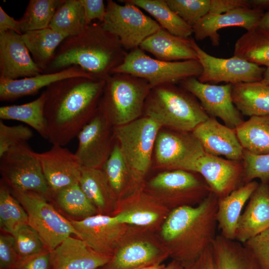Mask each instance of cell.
<instances>
[{
	"label": "cell",
	"instance_id": "cell-13",
	"mask_svg": "<svg viewBox=\"0 0 269 269\" xmlns=\"http://www.w3.org/2000/svg\"><path fill=\"white\" fill-rule=\"evenodd\" d=\"M205 153L192 132L161 128L156 137L153 155L157 168L193 172L196 162Z\"/></svg>",
	"mask_w": 269,
	"mask_h": 269
},
{
	"label": "cell",
	"instance_id": "cell-42",
	"mask_svg": "<svg viewBox=\"0 0 269 269\" xmlns=\"http://www.w3.org/2000/svg\"><path fill=\"white\" fill-rule=\"evenodd\" d=\"M11 235L20 260L47 250L38 234L28 224L20 226Z\"/></svg>",
	"mask_w": 269,
	"mask_h": 269
},
{
	"label": "cell",
	"instance_id": "cell-17",
	"mask_svg": "<svg viewBox=\"0 0 269 269\" xmlns=\"http://www.w3.org/2000/svg\"><path fill=\"white\" fill-rule=\"evenodd\" d=\"M180 84L182 88L199 100L209 117H218L225 126L232 129H235L244 121L233 102L232 84L205 83L196 77L188 78Z\"/></svg>",
	"mask_w": 269,
	"mask_h": 269
},
{
	"label": "cell",
	"instance_id": "cell-54",
	"mask_svg": "<svg viewBox=\"0 0 269 269\" xmlns=\"http://www.w3.org/2000/svg\"><path fill=\"white\" fill-rule=\"evenodd\" d=\"M250 8L264 11L269 10V0H248Z\"/></svg>",
	"mask_w": 269,
	"mask_h": 269
},
{
	"label": "cell",
	"instance_id": "cell-44",
	"mask_svg": "<svg viewBox=\"0 0 269 269\" xmlns=\"http://www.w3.org/2000/svg\"><path fill=\"white\" fill-rule=\"evenodd\" d=\"M242 162L244 184L259 178L261 182L269 183V154L258 155L244 150Z\"/></svg>",
	"mask_w": 269,
	"mask_h": 269
},
{
	"label": "cell",
	"instance_id": "cell-48",
	"mask_svg": "<svg viewBox=\"0 0 269 269\" xmlns=\"http://www.w3.org/2000/svg\"><path fill=\"white\" fill-rule=\"evenodd\" d=\"M84 11L86 26L97 20L99 22L104 21L106 6L103 0H80Z\"/></svg>",
	"mask_w": 269,
	"mask_h": 269
},
{
	"label": "cell",
	"instance_id": "cell-8",
	"mask_svg": "<svg viewBox=\"0 0 269 269\" xmlns=\"http://www.w3.org/2000/svg\"><path fill=\"white\" fill-rule=\"evenodd\" d=\"M202 72L198 60L161 61L149 56L138 47L129 52L124 62L112 73H127L143 79L152 89L176 85L190 77L197 78Z\"/></svg>",
	"mask_w": 269,
	"mask_h": 269
},
{
	"label": "cell",
	"instance_id": "cell-56",
	"mask_svg": "<svg viewBox=\"0 0 269 269\" xmlns=\"http://www.w3.org/2000/svg\"><path fill=\"white\" fill-rule=\"evenodd\" d=\"M261 82L264 84L269 86V67L266 68Z\"/></svg>",
	"mask_w": 269,
	"mask_h": 269
},
{
	"label": "cell",
	"instance_id": "cell-7",
	"mask_svg": "<svg viewBox=\"0 0 269 269\" xmlns=\"http://www.w3.org/2000/svg\"><path fill=\"white\" fill-rule=\"evenodd\" d=\"M142 189L170 211L197 205L212 192L200 174L184 170H163L145 181Z\"/></svg>",
	"mask_w": 269,
	"mask_h": 269
},
{
	"label": "cell",
	"instance_id": "cell-19",
	"mask_svg": "<svg viewBox=\"0 0 269 269\" xmlns=\"http://www.w3.org/2000/svg\"><path fill=\"white\" fill-rule=\"evenodd\" d=\"M193 172L202 176L218 198L227 196L245 184L242 161L205 153L196 162Z\"/></svg>",
	"mask_w": 269,
	"mask_h": 269
},
{
	"label": "cell",
	"instance_id": "cell-47",
	"mask_svg": "<svg viewBox=\"0 0 269 269\" xmlns=\"http://www.w3.org/2000/svg\"><path fill=\"white\" fill-rule=\"evenodd\" d=\"M20 260L15 251L12 236L8 233L0 236V269H15Z\"/></svg>",
	"mask_w": 269,
	"mask_h": 269
},
{
	"label": "cell",
	"instance_id": "cell-33",
	"mask_svg": "<svg viewBox=\"0 0 269 269\" xmlns=\"http://www.w3.org/2000/svg\"><path fill=\"white\" fill-rule=\"evenodd\" d=\"M132 4L150 14L163 29L176 36L189 38L193 28L186 23L168 6L166 0H122Z\"/></svg>",
	"mask_w": 269,
	"mask_h": 269
},
{
	"label": "cell",
	"instance_id": "cell-50",
	"mask_svg": "<svg viewBox=\"0 0 269 269\" xmlns=\"http://www.w3.org/2000/svg\"><path fill=\"white\" fill-rule=\"evenodd\" d=\"M239 7L249 8L248 0H211L209 14H221Z\"/></svg>",
	"mask_w": 269,
	"mask_h": 269
},
{
	"label": "cell",
	"instance_id": "cell-6",
	"mask_svg": "<svg viewBox=\"0 0 269 269\" xmlns=\"http://www.w3.org/2000/svg\"><path fill=\"white\" fill-rule=\"evenodd\" d=\"M161 128L145 116L126 125L113 127L115 140L130 170L132 193L143 188L151 166L156 137Z\"/></svg>",
	"mask_w": 269,
	"mask_h": 269
},
{
	"label": "cell",
	"instance_id": "cell-43",
	"mask_svg": "<svg viewBox=\"0 0 269 269\" xmlns=\"http://www.w3.org/2000/svg\"><path fill=\"white\" fill-rule=\"evenodd\" d=\"M169 7L193 27L210 10L211 0H166Z\"/></svg>",
	"mask_w": 269,
	"mask_h": 269
},
{
	"label": "cell",
	"instance_id": "cell-55",
	"mask_svg": "<svg viewBox=\"0 0 269 269\" xmlns=\"http://www.w3.org/2000/svg\"><path fill=\"white\" fill-rule=\"evenodd\" d=\"M257 27L269 32V10L264 13Z\"/></svg>",
	"mask_w": 269,
	"mask_h": 269
},
{
	"label": "cell",
	"instance_id": "cell-22",
	"mask_svg": "<svg viewBox=\"0 0 269 269\" xmlns=\"http://www.w3.org/2000/svg\"><path fill=\"white\" fill-rule=\"evenodd\" d=\"M201 143L205 153L225 156L226 159L242 161L244 149L235 129L220 123L216 118H209L192 132Z\"/></svg>",
	"mask_w": 269,
	"mask_h": 269
},
{
	"label": "cell",
	"instance_id": "cell-40",
	"mask_svg": "<svg viewBox=\"0 0 269 269\" xmlns=\"http://www.w3.org/2000/svg\"><path fill=\"white\" fill-rule=\"evenodd\" d=\"M61 0H30L19 20L22 33L49 27Z\"/></svg>",
	"mask_w": 269,
	"mask_h": 269
},
{
	"label": "cell",
	"instance_id": "cell-27",
	"mask_svg": "<svg viewBox=\"0 0 269 269\" xmlns=\"http://www.w3.org/2000/svg\"><path fill=\"white\" fill-rule=\"evenodd\" d=\"M192 40L173 35L161 27L146 38L139 47L161 61L197 60Z\"/></svg>",
	"mask_w": 269,
	"mask_h": 269
},
{
	"label": "cell",
	"instance_id": "cell-45",
	"mask_svg": "<svg viewBox=\"0 0 269 269\" xmlns=\"http://www.w3.org/2000/svg\"><path fill=\"white\" fill-rule=\"evenodd\" d=\"M33 136L31 130L22 125L8 126L0 121V156L12 146L26 142Z\"/></svg>",
	"mask_w": 269,
	"mask_h": 269
},
{
	"label": "cell",
	"instance_id": "cell-38",
	"mask_svg": "<svg viewBox=\"0 0 269 269\" xmlns=\"http://www.w3.org/2000/svg\"><path fill=\"white\" fill-rule=\"evenodd\" d=\"M86 26L80 0H61L49 27L66 37L77 35Z\"/></svg>",
	"mask_w": 269,
	"mask_h": 269
},
{
	"label": "cell",
	"instance_id": "cell-30",
	"mask_svg": "<svg viewBox=\"0 0 269 269\" xmlns=\"http://www.w3.org/2000/svg\"><path fill=\"white\" fill-rule=\"evenodd\" d=\"M215 269H262L251 252L220 234L211 245Z\"/></svg>",
	"mask_w": 269,
	"mask_h": 269
},
{
	"label": "cell",
	"instance_id": "cell-29",
	"mask_svg": "<svg viewBox=\"0 0 269 269\" xmlns=\"http://www.w3.org/2000/svg\"><path fill=\"white\" fill-rule=\"evenodd\" d=\"M79 184L98 214H112L118 200L102 168L82 166Z\"/></svg>",
	"mask_w": 269,
	"mask_h": 269
},
{
	"label": "cell",
	"instance_id": "cell-16",
	"mask_svg": "<svg viewBox=\"0 0 269 269\" xmlns=\"http://www.w3.org/2000/svg\"><path fill=\"white\" fill-rule=\"evenodd\" d=\"M170 212L141 189L118 200L111 215L120 223L157 233Z\"/></svg>",
	"mask_w": 269,
	"mask_h": 269
},
{
	"label": "cell",
	"instance_id": "cell-32",
	"mask_svg": "<svg viewBox=\"0 0 269 269\" xmlns=\"http://www.w3.org/2000/svg\"><path fill=\"white\" fill-rule=\"evenodd\" d=\"M21 37L34 63L44 73L66 38L50 27L27 31L22 33Z\"/></svg>",
	"mask_w": 269,
	"mask_h": 269
},
{
	"label": "cell",
	"instance_id": "cell-11",
	"mask_svg": "<svg viewBox=\"0 0 269 269\" xmlns=\"http://www.w3.org/2000/svg\"><path fill=\"white\" fill-rule=\"evenodd\" d=\"M9 189L25 210L27 224L37 232L49 251L71 234L77 236L70 221L57 211L44 196L33 191Z\"/></svg>",
	"mask_w": 269,
	"mask_h": 269
},
{
	"label": "cell",
	"instance_id": "cell-41",
	"mask_svg": "<svg viewBox=\"0 0 269 269\" xmlns=\"http://www.w3.org/2000/svg\"><path fill=\"white\" fill-rule=\"evenodd\" d=\"M28 216L19 202L2 180L0 186V227L11 234L20 226L27 224Z\"/></svg>",
	"mask_w": 269,
	"mask_h": 269
},
{
	"label": "cell",
	"instance_id": "cell-23",
	"mask_svg": "<svg viewBox=\"0 0 269 269\" xmlns=\"http://www.w3.org/2000/svg\"><path fill=\"white\" fill-rule=\"evenodd\" d=\"M265 12L247 7H239L221 14L208 13L192 28L195 39L209 38L212 45L220 44L218 31L228 27H240L247 31L257 27Z\"/></svg>",
	"mask_w": 269,
	"mask_h": 269
},
{
	"label": "cell",
	"instance_id": "cell-36",
	"mask_svg": "<svg viewBox=\"0 0 269 269\" xmlns=\"http://www.w3.org/2000/svg\"><path fill=\"white\" fill-rule=\"evenodd\" d=\"M44 103L45 95L43 92L38 98L29 103L0 107V118L26 124L34 129L41 137L47 139L44 114Z\"/></svg>",
	"mask_w": 269,
	"mask_h": 269
},
{
	"label": "cell",
	"instance_id": "cell-26",
	"mask_svg": "<svg viewBox=\"0 0 269 269\" xmlns=\"http://www.w3.org/2000/svg\"><path fill=\"white\" fill-rule=\"evenodd\" d=\"M269 228V183L261 182L239 218L235 240L244 244Z\"/></svg>",
	"mask_w": 269,
	"mask_h": 269
},
{
	"label": "cell",
	"instance_id": "cell-12",
	"mask_svg": "<svg viewBox=\"0 0 269 269\" xmlns=\"http://www.w3.org/2000/svg\"><path fill=\"white\" fill-rule=\"evenodd\" d=\"M106 6L102 24L106 30L119 38L127 51L139 47L146 38L161 28L155 20L132 4L125 2L122 5L108 0Z\"/></svg>",
	"mask_w": 269,
	"mask_h": 269
},
{
	"label": "cell",
	"instance_id": "cell-31",
	"mask_svg": "<svg viewBox=\"0 0 269 269\" xmlns=\"http://www.w3.org/2000/svg\"><path fill=\"white\" fill-rule=\"evenodd\" d=\"M232 97L242 115H269V86L261 81L232 85Z\"/></svg>",
	"mask_w": 269,
	"mask_h": 269
},
{
	"label": "cell",
	"instance_id": "cell-2",
	"mask_svg": "<svg viewBox=\"0 0 269 269\" xmlns=\"http://www.w3.org/2000/svg\"><path fill=\"white\" fill-rule=\"evenodd\" d=\"M218 199L212 191L197 205L170 211L157 234L172 260L193 262L211 246L217 235Z\"/></svg>",
	"mask_w": 269,
	"mask_h": 269
},
{
	"label": "cell",
	"instance_id": "cell-4",
	"mask_svg": "<svg viewBox=\"0 0 269 269\" xmlns=\"http://www.w3.org/2000/svg\"><path fill=\"white\" fill-rule=\"evenodd\" d=\"M143 116L162 128L192 132L209 116L192 94L175 85L152 88L146 99Z\"/></svg>",
	"mask_w": 269,
	"mask_h": 269
},
{
	"label": "cell",
	"instance_id": "cell-10",
	"mask_svg": "<svg viewBox=\"0 0 269 269\" xmlns=\"http://www.w3.org/2000/svg\"><path fill=\"white\" fill-rule=\"evenodd\" d=\"M0 172L9 188L35 192L47 199L52 197L38 153L26 142L12 146L0 156Z\"/></svg>",
	"mask_w": 269,
	"mask_h": 269
},
{
	"label": "cell",
	"instance_id": "cell-9",
	"mask_svg": "<svg viewBox=\"0 0 269 269\" xmlns=\"http://www.w3.org/2000/svg\"><path fill=\"white\" fill-rule=\"evenodd\" d=\"M168 258L157 232L130 226L110 261L98 269H141Z\"/></svg>",
	"mask_w": 269,
	"mask_h": 269
},
{
	"label": "cell",
	"instance_id": "cell-14",
	"mask_svg": "<svg viewBox=\"0 0 269 269\" xmlns=\"http://www.w3.org/2000/svg\"><path fill=\"white\" fill-rule=\"evenodd\" d=\"M197 60L202 72L197 79L201 82L216 84L225 82L232 85L260 82L263 79L266 68L233 56L228 58L212 56L192 40Z\"/></svg>",
	"mask_w": 269,
	"mask_h": 269
},
{
	"label": "cell",
	"instance_id": "cell-46",
	"mask_svg": "<svg viewBox=\"0 0 269 269\" xmlns=\"http://www.w3.org/2000/svg\"><path fill=\"white\" fill-rule=\"evenodd\" d=\"M243 245L253 254L262 269H269V228Z\"/></svg>",
	"mask_w": 269,
	"mask_h": 269
},
{
	"label": "cell",
	"instance_id": "cell-1",
	"mask_svg": "<svg viewBox=\"0 0 269 269\" xmlns=\"http://www.w3.org/2000/svg\"><path fill=\"white\" fill-rule=\"evenodd\" d=\"M105 80L75 77L47 87L44 114L47 140L52 145L69 143L98 110Z\"/></svg>",
	"mask_w": 269,
	"mask_h": 269
},
{
	"label": "cell",
	"instance_id": "cell-28",
	"mask_svg": "<svg viewBox=\"0 0 269 269\" xmlns=\"http://www.w3.org/2000/svg\"><path fill=\"white\" fill-rule=\"evenodd\" d=\"M259 184L253 180L234 190L227 196L218 198L217 221L220 234L223 237L235 240L243 208Z\"/></svg>",
	"mask_w": 269,
	"mask_h": 269
},
{
	"label": "cell",
	"instance_id": "cell-24",
	"mask_svg": "<svg viewBox=\"0 0 269 269\" xmlns=\"http://www.w3.org/2000/svg\"><path fill=\"white\" fill-rule=\"evenodd\" d=\"M111 258L95 252L78 237L69 236L50 251V269H98Z\"/></svg>",
	"mask_w": 269,
	"mask_h": 269
},
{
	"label": "cell",
	"instance_id": "cell-39",
	"mask_svg": "<svg viewBox=\"0 0 269 269\" xmlns=\"http://www.w3.org/2000/svg\"><path fill=\"white\" fill-rule=\"evenodd\" d=\"M60 207L72 216L87 218L98 214L96 207L81 189L79 183L56 192L52 194Z\"/></svg>",
	"mask_w": 269,
	"mask_h": 269
},
{
	"label": "cell",
	"instance_id": "cell-51",
	"mask_svg": "<svg viewBox=\"0 0 269 269\" xmlns=\"http://www.w3.org/2000/svg\"><path fill=\"white\" fill-rule=\"evenodd\" d=\"M183 265L185 269H215L211 246L195 261Z\"/></svg>",
	"mask_w": 269,
	"mask_h": 269
},
{
	"label": "cell",
	"instance_id": "cell-37",
	"mask_svg": "<svg viewBox=\"0 0 269 269\" xmlns=\"http://www.w3.org/2000/svg\"><path fill=\"white\" fill-rule=\"evenodd\" d=\"M102 169L118 200L132 193L130 170L116 140L111 153Z\"/></svg>",
	"mask_w": 269,
	"mask_h": 269
},
{
	"label": "cell",
	"instance_id": "cell-34",
	"mask_svg": "<svg viewBox=\"0 0 269 269\" xmlns=\"http://www.w3.org/2000/svg\"><path fill=\"white\" fill-rule=\"evenodd\" d=\"M235 131L244 150L258 155L269 154V115L250 117Z\"/></svg>",
	"mask_w": 269,
	"mask_h": 269
},
{
	"label": "cell",
	"instance_id": "cell-21",
	"mask_svg": "<svg viewBox=\"0 0 269 269\" xmlns=\"http://www.w3.org/2000/svg\"><path fill=\"white\" fill-rule=\"evenodd\" d=\"M44 175L53 193L79 183L82 165L75 153L63 146L53 145L38 153Z\"/></svg>",
	"mask_w": 269,
	"mask_h": 269
},
{
	"label": "cell",
	"instance_id": "cell-18",
	"mask_svg": "<svg viewBox=\"0 0 269 269\" xmlns=\"http://www.w3.org/2000/svg\"><path fill=\"white\" fill-rule=\"evenodd\" d=\"M70 221L78 238L95 252L110 256L130 226L119 223L113 215L102 214Z\"/></svg>",
	"mask_w": 269,
	"mask_h": 269
},
{
	"label": "cell",
	"instance_id": "cell-5",
	"mask_svg": "<svg viewBox=\"0 0 269 269\" xmlns=\"http://www.w3.org/2000/svg\"><path fill=\"white\" fill-rule=\"evenodd\" d=\"M105 81L98 109L113 127L142 117L151 89L145 80L127 73H113Z\"/></svg>",
	"mask_w": 269,
	"mask_h": 269
},
{
	"label": "cell",
	"instance_id": "cell-15",
	"mask_svg": "<svg viewBox=\"0 0 269 269\" xmlns=\"http://www.w3.org/2000/svg\"><path fill=\"white\" fill-rule=\"evenodd\" d=\"M76 155L83 167L102 168L110 156L115 138L113 126L99 110L77 136Z\"/></svg>",
	"mask_w": 269,
	"mask_h": 269
},
{
	"label": "cell",
	"instance_id": "cell-52",
	"mask_svg": "<svg viewBox=\"0 0 269 269\" xmlns=\"http://www.w3.org/2000/svg\"><path fill=\"white\" fill-rule=\"evenodd\" d=\"M8 30L13 31L20 34H22L20 29L19 20H15L13 17L9 16L0 6V32Z\"/></svg>",
	"mask_w": 269,
	"mask_h": 269
},
{
	"label": "cell",
	"instance_id": "cell-49",
	"mask_svg": "<svg viewBox=\"0 0 269 269\" xmlns=\"http://www.w3.org/2000/svg\"><path fill=\"white\" fill-rule=\"evenodd\" d=\"M15 269H50V251L20 259Z\"/></svg>",
	"mask_w": 269,
	"mask_h": 269
},
{
	"label": "cell",
	"instance_id": "cell-3",
	"mask_svg": "<svg viewBox=\"0 0 269 269\" xmlns=\"http://www.w3.org/2000/svg\"><path fill=\"white\" fill-rule=\"evenodd\" d=\"M128 53L119 38L106 30L102 23L93 22L79 34L62 41L45 73L76 65L95 79L105 80Z\"/></svg>",
	"mask_w": 269,
	"mask_h": 269
},
{
	"label": "cell",
	"instance_id": "cell-35",
	"mask_svg": "<svg viewBox=\"0 0 269 269\" xmlns=\"http://www.w3.org/2000/svg\"><path fill=\"white\" fill-rule=\"evenodd\" d=\"M234 56L269 67V32L258 27L247 31L236 41Z\"/></svg>",
	"mask_w": 269,
	"mask_h": 269
},
{
	"label": "cell",
	"instance_id": "cell-53",
	"mask_svg": "<svg viewBox=\"0 0 269 269\" xmlns=\"http://www.w3.org/2000/svg\"><path fill=\"white\" fill-rule=\"evenodd\" d=\"M141 269H185L183 265L180 262L172 260L166 265L161 264L159 265L148 266Z\"/></svg>",
	"mask_w": 269,
	"mask_h": 269
},
{
	"label": "cell",
	"instance_id": "cell-25",
	"mask_svg": "<svg viewBox=\"0 0 269 269\" xmlns=\"http://www.w3.org/2000/svg\"><path fill=\"white\" fill-rule=\"evenodd\" d=\"M75 77L95 78L80 66L73 65L52 73L15 80H0V101H11L33 95L58 81Z\"/></svg>",
	"mask_w": 269,
	"mask_h": 269
},
{
	"label": "cell",
	"instance_id": "cell-20",
	"mask_svg": "<svg viewBox=\"0 0 269 269\" xmlns=\"http://www.w3.org/2000/svg\"><path fill=\"white\" fill-rule=\"evenodd\" d=\"M44 72L36 65L21 37L8 30L0 32V80H15Z\"/></svg>",
	"mask_w": 269,
	"mask_h": 269
}]
</instances>
